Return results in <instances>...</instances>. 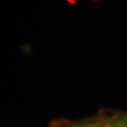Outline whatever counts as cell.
<instances>
[{
  "mask_svg": "<svg viewBox=\"0 0 127 127\" xmlns=\"http://www.w3.org/2000/svg\"><path fill=\"white\" fill-rule=\"evenodd\" d=\"M110 127H127V112H113Z\"/></svg>",
  "mask_w": 127,
  "mask_h": 127,
  "instance_id": "cell-2",
  "label": "cell"
},
{
  "mask_svg": "<svg viewBox=\"0 0 127 127\" xmlns=\"http://www.w3.org/2000/svg\"><path fill=\"white\" fill-rule=\"evenodd\" d=\"M112 114L110 112H101L96 116L82 119V120H54L51 122L50 127H110Z\"/></svg>",
  "mask_w": 127,
  "mask_h": 127,
  "instance_id": "cell-1",
  "label": "cell"
}]
</instances>
